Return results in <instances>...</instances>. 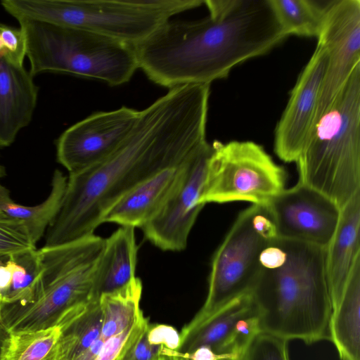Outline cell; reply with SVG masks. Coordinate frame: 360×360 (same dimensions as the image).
<instances>
[{
    "label": "cell",
    "instance_id": "5",
    "mask_svg": "<svg viewBox=\"0 0 360 360\" xmlns=\"http://www.w3.org/2000/svg\"><path fill=\"white\" fill-rule=\"evenodd\" d=\"M104 241L93 234L55 248H40L41 276L28 298L1 305V324L8 333L47 329L89 300Z\"/></svg>",
    "mask_w": 360,
    "mask_h": 360
},
{
    "label": "cell",
    "instance_id": "31",
    "mask_svg": "<svg viewBox=\"0 0 360 360\" xmlns=\"http://www.w3.org/2000/svg\"><path fill=\"white\" fill-rule=\"evenodd\" d=\"M148 327L133 342L124 356V360H167L163 356L164 347L152 345L148 341L146 337Z\"/></svg>",
    "mask_w": 360,
    "mask_h": 360
},
{
    "label": "cell",
    "instance_id": "30",
    "mask_svg": "<svg viewBox=\"0 0 360 360\" xmlns=\"http://www.w3.org/2000/svg\"><path fill=\"white\" fill-rule=\"evenodd\" d=\"M149 343L160 345L165 349L177 351L181 345L180 333L172 326L165 324H149L146 330Z\"/></svg>",
    "mask_w": 360,
    "mask_h": 360
},
{
    "label": "cell",
    "instance_id": "22",
    "mask_svg": "<svg viewBox=\"0 0 360 360\" xmlns=\"http://www.w3.org/2000/svg\"><path fill=\"white\" fill-rule=\"evenodd\" d=\"M67 180L68 178L60 170H56L49 196L41 203L34 206H25L15 202L8 190L0 184V210L22 222L32 242L36 245L58 212Z\"/></svg>",
    "mask_w": 360,
    "mask_h": 360
},
{
    "label": "cell",
    "instance_id": "3",
    "mask_svg": "<svg viewBox=\"0 0 360 360\" xmlns=\"http://www.w3.org/2000/svg\"><path fill=\"white\" fill-rule=\"evenodd\" d=\"M325 248L279 237L264 245L250 292L262 332L307 344L330 340Z\"/></svg>",
    "mask_w": 360,
    "mask_h": 360
},
{
    "label": "cell",
    "instance_id": "21",
    "mask_svg": "<svg viewBox=\"0 0 360 360\" xmlns=\"http://www.w3.org/2000/svg\"><path fill=\"white\" fill-rule=\"evenodd\" d=\"M102 323L99 300H89L69 311L58 323L56 360H75L100 337Z\"/></svg>",
    "mask_w": 360,
    "mask_h": 360
},
{
    "label": "cell",
    "instance_id": "35",
    "mask_svg": "<svg viewBox=\"0 0 360 360\" xmlns=\"http://www.w3.org/2000/svg\"><path fill=\"white\" fill-rule=\"evenodd\" d=\"M0 309H1V301H0ZM0 325H1V323H0Z\"/></svg>",
    "mask_w": 360,
    "mask_h": 360
},
{
    "label": "cell",
    "instance_id": "2",
    "mask_svg": "<svg viewBox=\"0 0 360 360\" xmlns=\"http://www.w3.org/2000/svg\"><path fill=\"white\" fill-rule=\"evenodd\" d=\"M209 15L171 19L132 45L139 68L170 89L210 84L236 65L266 54L289 35L269 0H205Z\"/></svg>",
    "mask_w": 360,
    "mask_h": 360
},
{
    "label": "cell",
    "instance_id": "7",
    "mask_svg": "<svg viewBox=\"0 0 360 360\" xmlns=\"http://www.w3.org/2000/svg\"><path fill=\"white\" fill-rule=\"evenodd\" d=\"M30 74H70L110 86L128 82L139 68L132 45L85 30L22 18Z\"/></svg>",
    "mask_w": 360,
    "mask_h": 360
},
{
    "label": "cell",
    "instance_id": "1",
    "mask_svg": "<svg viewBox=\"0 0 360 360\" xmlns=\"http://www.w3.org/2000/svg\"><path fill=\"white\" fill-rule=\"evenodd\" d=\"M210 84H186L140 110L121 146L101 163L70 174L42 248L94 234L108 210L138 184L184 162L206 141Z\"/></svg>",
    "mask_w": 360,
    "mask_h": 360
},
{
    "label": "cell",
    "instance_id": "9",
    "mask_svg": "<svg viewBox=\"0 0 360 360\" xmlns=\"http://www.w3.org/2000/svg\"><path fill=\"white\" fill-rule=\"evenodd\" d=\"M202 204L247 201L266 204L285 189L287 174L253 141L212 143Z\"/></svg>",
    "mask_w": 360,
    "mask_h": 360
},
{
    "label": "cell",
    "instance_id": "12",
    "mask_svg": "<svg viewBox=\"0 0 360 360\" xmlns=\"http://www.w3.org/2000/svg\"><path fill=\"white\" fill-rule=\"evenodd\" d=\"M212 146L207 141L187 158L182 179L159 214L141 228L146 239L164 251H181L205 205L200 202Z\"/></svg>",
    "mask_w": 360,
    "mask_h": 360
},
{
    "label": "cell",
    "instance_id": "34",
    "mask_svg": "<svg viewBox=\"0 0 360 360\" xmlns=\"http://www.w3.org/2000/svg\"><path fill=\"white\" fill-rule=\"evenodd\" d=\"M3 174H4V169L1 167V166L0 165V179L2 176Z\"/></svg>",
    "mask_w": 360,
    "mask_h": 360
},
{
    "label": "cell",
    "instance_id": "26",
    "mask_svg": "<svg viewBox=\"0 0 360 360\" xmlns=\"http://www.w3.org/2000/svg\"><path fill=\"white\" fill-rule=\"evenodd\" d=\"M11 279L1 304L18 303L31 295L44 270L39 249L11 255Z\"/></svg>",
    "mask_w": 360,
    "mask_h": 360
},
{
    "label": "cell",
    "instance_id": "27",
    "mask_svg": "<svg viewBox=\"0 0 360 360\" xmlns=\"http://www.w3.org/2000/svg\"><path fill=\"white\" fill-rule=\"evenodd\" d=\"M35 248L24 224L0 210V257Z\"/></svg>",
    "mask_w": 360,
    "mask_h": 360
},
{
    "label": "cell",
    "instance_id": "23",
    "mask_svg": "<svg viewBox=\"0 0 360 360\" xmlns=\"http://www.w3.org/2000/svg\"><path fill=\"white\" fill-rule=\"evenodd\" d=\"M142 289L141 281L135 276L122 288L100 297L103 314L100 338L105 341L120 333L143 315L140 309Z\"/></svg>",
    "mask_w": 360,
    "mask_h": 360
},
{
    "label": "cell",
    "instance_id": "24",
    "mask_svg": "<svg viewBox=\"0 0 360 360\" xmlns=\"http://www.w3.org/2000/svg\"><path fill=\"white\" fill-rule=\"evenodd\" d=\"M60 335L59 325L37 331L9 333L0 360H56Z\"/></svg>",
    "mask_w": 360,
    "mask_h": 360
},
{
    "label": "cell",
    "instance_id": "18",
    "mask_svg": "<svg viewBox=\"0 0 360 360\" xmlns=\"http://www.w3.org/2000/svg\"><path fill=\"white\" fill-rule=\"evenodd\" d=\"M359 241L360 191L340 209L335 231L325 248L326 273L332 307L339 302L352 268L360 258Z\"/></svg>",
    "mask_w": 360,
    "mask_h": 360
},
{
    "label": "cell",
    "instance_id": "19",
    "mask_svg": "<svg viewBox=\"0 0 360 360\" xmlns=\"http://www.w3.org/2000/svg\"><path fill=\"white\" fill-rule=\"evenodd\" d=\"M134 229L121 226L105 238L97 261L90 300H99L101 295L122 288L135 277L138 247Z\"/></svg>",
    "mask_w": 360,
    "mask_h": 360
},
{
    "label": "cell",
    "instance_id": "33",
    "mask_svg": "<svg viewBox=\"0 0 360 360\" xmlns=\"http://www.w3.org/2000/svg\"><path fill=\"white\" fill-rule=\"evenodd\" d=\"M8 335L9 333L6 330V328L2 325H0V356L4 342Z\"/></svg>",
    "mask_w": 360,
    "mask_h": 360
},
{
    "label": "cell",
    "instance_id": "15",
    "mask_svg": "<svg viewBox=\"0 0 360 360\" xmlns=\"http://www.w3.org/2000/svg\"><path fill=\"white\" fill-rule=\"evenodd\" d=\"M328 63L326 48L317 42L310 60L291 91L276 125L274 150L285 162H295L309 140L321 83Z\"/></svg>",
    "mask_w": 360,
    "mask_h": 360
},
{
    "label": "cell",
    "instance_id": "29",
    "mask_svg": "<svg viewBox=\"0 0 360 360\" xmlns=\"http://www.w3.org/2000/svg\"><path fill=\"white\" fill-rule=\"evenodd\" d=\"M26 41L21 28L0 23V58L23 65Z\"/></svg>",
    "mask_w": 360,
    "mask_h": 360
},
{
    "label": "cell",
    "instance_id": "4",
    "mask_svg": "<svg viewBox=\"0 0 360 360\" xmlns=\"http://www.w3.org/2000/svg\"><path fill=\"white\" fill-rule=\"evenodd\" d=\"M295 163L298 181L340 209L360 191V63L316 124Z\"/></svg>",
    "mask_w": 360,
    "mask_h": 360
},
{
    "label": "cell",
    "instance_id": "25",
    "mask_svg": "<svg viewBox=\"0 0 360 360\" xmlns=\"http://www.w3.org/2000/svg\"><path fill=\"white\" fill-rule=\"evenodd\" d=\"M282 28L290 34L318 37L326 6L311 0H269Z\"/></svg>",
    "mask_w": 360,
    "mask_h": 360
},
{
    "label": "cell",
    "instance_id": "16",
    "mask_svg": "<svg viewBox=\"0 0 360 360\" xmlns=\"http://www.w3.org/2000/svg\"><path fill=\"white\" fill-rule=\"evenodd\" d=\"M187 158L179 165L160 170L133 188L108 210L103 223L142 228L153 219L180 184Z\"/></svg>",
    "mask_w": 360,
    "mask_h": 360
},
{
    "label": "cell",
    "instance_id": "11",
    "mask_svg": "<svg viewBox=\"0 0 360 360\" xmlns=\"http://www.w3.org/2000/svg\"><path fill=\"white\" fill-rule=\"evenodd\" d=\"M139 115L140 110L123 106L96 112L74 124L56 141L58 162L70 174L101 163L121 146Z\"/></svg>",
    "mask_w": 360,
    "mask_h": 360
},
{
    "label": "cell",
    "instance_id": "10",
    "mask_svg": "<svg viewBox=\"0 0 360 360\" xmlns=\"http://www.w3.org/2000/svg\"><path fill=\"white\" fill-rule=\"evenodd\" d=\"M328 53L314 116V127L360 63V0L328 1L317 37Z\"/></svg>",
    "mask_w": 360,
    "mask_h": 360
},
{
    "label": "cell",
    "instance_id": "13",
    "mask_svg": "<svg viewBox=\"0 0 360 360\" xmlns=\"http://www.w3.org/2000/svg\"><path fill=\"white\" fill-rule=\"evenodd\" d=\"M279 238L326 248L338 224L340 209L319 191L298 182L266 204Z\"/></svg>",
    "mask_w": 360,
    "mask_h": 360
},
{
    "label": "cell",
    "instance_id": "8",
    "mask_svg": "<svg viewBox=\"0 0 360 360\" xmlns=\"http://www.w3.org/2000/svg\"><path fill=\"white\" fill-rule=\"evenodd\" d=\"M276 238V226L266 204H252L240 212L212 257L205 302L183 329L195 326L233 300L250 293L260 272V252Z\"/></svg>",
    "mask_w": 360,
    "mask_h": 360
},
{
    "label": "cell",
    "instance_id": "6",
    "mask_svg": "<svg viewBox=\"0 0 360 360\" xmlns=\"http://www.w3.org/2000/svg\"><path fill=\"white\" fill-rule=\"evenodd\" d=\"M203 0H4L1 4L22 18L90 32L130 45L151 34L180 13Z\"/></svg>",
    "mask_w": 360,
    "mask_h": 360
},
{
    "label": "cell",
    "instance_id": "17",
    "mask_svg": "<svg viewBox=\"0 0 360 360\" xmlns=\"http://www.w3.org/2000/svg\"><path fill=\"white\" fill-rule=\"evenodd\" d=\"M39 87L23 65L0 58V147L10 146L30 122Z\"/></svg>",
    "mask_w": 360,
    "mask_h": 360
},
{
    "label": "cell",
    "instance_id": "28",
    "mask_svg": "<svg viewBox=\"0 0 360 360\" xmlns=\"http://www.w3.org/2000/svg\"><path fill=\"white\" fill-rule=\"evenodd\" d=\"M288 340L266 333H259L240 360H290Z\"/></svg>",
    "mask_w": 360,
    "mask_h": 360
},
{
    "label": "cell",
    "instance_id": "32",
    "mask_svg": "<svg viewBox=\"0 0 360 360\" xmlns=\"http://www.w3.org/2000/svg\"><path fill=\"white\" fill-rule=\"evenodd\" d=\"M104 342L105 340L99 337L75 360H96L103 347Z\"/></svg>",
    "mask_w": 360,
    "mask_h": 360
},
{
    "label": "cell",
    "instance_id": "14",
    "mask_svg": "<svg viewBox=\"0 0 360 360\" xmlns=\"http://www.w3.org/2000/svg\"><path fill=\"white\" fill-rule=\"evenodd\" d=\"M260 333L255 307L248 293L233 300L195 326L182 328L176 352L186 354L207 347L226 360H240Z\"/></svg>",
    "mask_w": 360,
    "mask_h": 360
},
{
    "label": "cell",
    "instance_id": "20",
    "mask_svg": "<svg viewBox=\"0 0 360 360\" xmlns=\"http://www.w3.org/2000/svg\"><path fill=\"white\" fill-rule=\"evenodd\" d=\"M329 332L341 360H360V258L333 307Z\"/></svg>",
    "mask_w": 360,
    "mask_h": 360
}]
</instances>
